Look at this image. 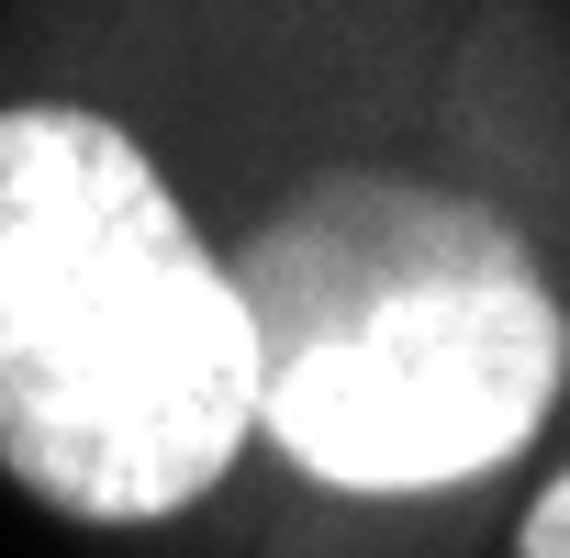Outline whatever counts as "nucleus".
<instances>
[{
    "label": "nucleus",
    "instance_id": "nucleus-2",
    "mask_svg": "<svg viewBox=\"0 0 570 558\" xmlns=\"http://www.w3.org/2000/svg\"><path fill=\"white\" fill-rule=\"evenodd\" d=\"M257 436L325 491H448L503 469L559 380L570 313L503 212L403 168H325L235 246Z\"/></svg>",
    "mask_w": 570,
    "mask_h": 558
},
{
    "label": "nucleus",
    "instance_id": "nucleus-3",
    "mask_svg": "<svg viewBox=\"0 0 570 558\" xmlns=\"http://www.w3.org/2000/svg\"><path fill=\"white\" fill-rule=\"evenodd\" d=\"M514 558H570V469L525 502V536H514Z\"/></svg>",
    "mask_w": 570,
    "mask_h": 558
},
{
    "label": "nucleus",
    "instance_id": "nucleus-1",
    "mask_svg": "<svg viewBox=\"0 0 570 558\" xmlns=\"http://www.w3.org/2000/svg\"><path fill=\"white\" fill-rule=\"evenodd\" d=\"M257 436V336L235 257L157 157L79 112H0V469L79 525L202 502Z\"/></svg>",
    "mask_w": 570,
    "mask_h": 558
}]
</instances>
